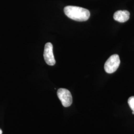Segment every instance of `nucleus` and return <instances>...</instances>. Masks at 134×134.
<instances>
[{"label": "nucleus", "instance_id": "6e6552de", "mask_svg": "<svg viewBox=\"0 0 134 134\" xmlns=\"http://www.w3.org/2000/svg\"><path fill=\"white\" fill-rule=\"evenodd\" d=\"M133 114H134V111H133Z\"/></svg>", "mask_w": 134, "mask_h": 134}, {"label": "nucleus", "instance_id": "20e7f679", "mask_svg": "<svg viewBox=\"0 0 134 134\" xmlns=\"http://www.w3.org/2000/svg\"><path fill=\"white\" fill-rule=\"evenodd\" d=\"M44 58L46 63L50 66H54L56 61L53 55V45L50 42L46 43L45 45L44 51Z\"/></svg>", "mask_w": 134, "mask_h": 134}, {"label": "nucleus", "instance_id": "f257e3e1", "mask_svg": "<svg viewBox=\"0 0 134 134\" xmlns=\"http://www.w3.org/2000/svg\"><path fill=\"white\" fill-rule=\"evenodd\" d=\"M64 10L68 18L77 21H86L90 16L88 10L79 7L68 5L64 8Z\"/></svg>", "mask_w": 134, "mask_h": 134}, {"label": "nucleus", "instance_id": "7ed1b4c3", "mask_svg": "<svg viewBox=\"0 0 134 134\" xmlns=\"http://www.w3.org/2000/svg\"><path fill=\"white\" fill-rule=\"evenodd\" d=\"M58 97L65 107L71 105L72 102V96L70 91L65 88H59L57 91Z\"/></svg>", "mask_w": 134, "mask_h": 134}, {"label": "nucleus", "instance_id": "39448f33", "mask_svg": "<svg viewBox=\"0 0 134 134\" xmlns=\"http://www.w3.org/2000/svg\"><path fill=\"white\" fill-rule=\"evenodd\" d=\"M130 18V13L127 10H118L116 12L113 19L119 23H125Z\"/></svg>", "mask_w": 134, "mask_h": 134}, {"label": "nucleus", "instance_id": "f03ea898", "mask_svg": "<svg viewBox=\"0 0 134 134\" xmlns=\"http://www.w3.org/2000/svg\"><path fill=\"white\" fill-rule=\"evenodd\" d=\"M120 60L119 56L117 54H114L110 56L106 61L104 65V70L108 74L115 72L119 67Z\"/></svg>", "mask_w": 134, "mask_h": 134}, {"label": "nucleus", "instance_id": "0eeeda50", "mask_svg": "<svg viewBox=\"0 0 134 134\" xmlns=\"http://www.w3.org/2000/svg\"><path fill=\"white\" fill-rule=\"evenodd\" d=\"M2 133H3L2 130L0 129V134H2Z\"/></svg>", "mask_w": 134, "mask_h": 134}, {"label": "nucleus", "instance_id": "423d86ee", "mask_svg": "<svg viewBox=\"0 0 134 134\" xmlns=\"http://www.w3.org/2000/svg\"><path fill=\"white\" fill-rule=\"evenodd\" d=\"M128 102L130 108L134 112V96L130 97L128 99Z\"/></svg>", "mask_w": 134, "mask_h": 134}]
</instances>
